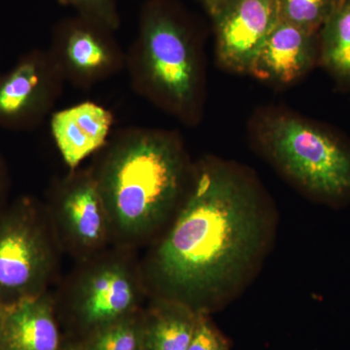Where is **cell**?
Instances as JSON below:
<instances>
[{
	"mask_svg": "<svg viewBox=\"0 0 350 350\" xmlns=\"http://www.w3.org/2000/svg\"><path fill=\"white\" fill-rule=\"evenodd\" d=\"M265 158L312 199L331 206L350 200V146L310 120L266 110L251 125Z\"/></svg>",
	"mask_w": 350,
	"mask_h": 350,
	"instance_id": "4",
	"label": "cell"
},
{
	"mask_svg": "<svg viewBox=\"0 0 350 350\" xmlns=\"http://www.w3.org/2000/svg\"><path fill=\"white\" fill-rule=\"evenodd\" d=\"M48 51L64 81L78 89H91L126 68L114 31L78 14L55 25Z\"/></svg>",
	"mask_w": 350,
	"mask_h": 350,
	"instance_id": "8",
	"label": "cell"
},
{
	"mask_svg": "<svg viewBox=\"0 0 350 350\" xmlns=\"http://www.w3.org/2000/svg\"><path fill=\"white\" fill-rule=\"evenodd\" d=\"M70 7L78 15L105 25L112 31H118L121 19L116 0H57Z\"/></svg>",
	"mask_w": 350,
	"mask_h": 350,
	"instance_id": "18",
	"label": "cell"
},
{
	"mask_svg": "<svg viewBox=\"0 0 350 350\" xmlns=\"http://www.w3.org/2000/svg\"><path fill=\"white\" fill-rule=\"evenodd\" d=\"M0 350L4 349L3 333H2V306H0Z\"/></svg>",
	"mask_w": 350,
	"mask_h": 350,
	"instance_id": "21",
	"label": "cell"
},
{
	"mask_svg": "<svg viewBox=\"0 0 350 350\" xmlns=\"http://www.w3.org/2000/svg\"><path fill=\"white\" fill-rule=\"evenodd\" d=\"M216 56L223 68L250 73L262 44L280 22L276 0H207Z\"/></svg>",
	"mask_w": 350,
	"mask_h": 350,
	"instance_id": "10",
	"label": "cell"
},
{
	"mask_svg": "<svg viewBox=\"0 0 350 350\" xmlns=\"http://www.w3.org/2000/svg\"><path fill=\"white\" fill-rule=\"evenodd\" d=\"M131 85L163 111L185 123L199 122L202 70L194 33L170 0H148L135 42L126 54Z\"/></svg>",
	"mask_w": 350,
	"mask_h": 350,
	"instance_id": "3",
	"label": "cell"
},
{
	"mask_svg": "<svg viewBox=\"0 0 350 350\" xmlns=\"http://www.w3.org/2000/svg\"><path fill=\"white\" fill-rule=\"evenodd\" d=\"M144 291L142 273L124 252H103L84 261L66 298L55 301L69 345L140 312Z\"/></svg>",
	"mask_w": 350,
	"mask_h": 350,
	"instance_id": "5",
	"label": "cell"
},
{
	"mask_svg": "<svg viewBox=\"0 0 350 350\" xmlns=\"http://www.w3.org/2000/svg\"><path fill=\"white\" fill-rule=\"evenodd\" d=\"M114 115L107 107L84 101L50 116V131L59 155L70 169L100 152L111 137Z\"/></svg>",
	"mask_w": 350,
	"mask_h": 350,
	"instance_id": "12",
	"label": "cell"
},
{
	"mask_svg": "<svg viewBox=\"0 0 350 350\" xmlns=\"http://www.w3.org/2000/svg\"><path fill=\"white\" fill-rule=\"evenodd\" d=\"M200 1H202V4H204V2L207 1V0H200Z\"/></svg>",
	"mask_w": 350,
	"mask_h": 350,
	"instance_id": "22",
	"label": "cell"
},
{
	"mask_svg": "<svg viewBox=\"0 0 350 350\" xmlns=\"http://www.w3.org/2000/svg\"><path fill=\"white\" fill-rule=\"evenodd\" d=\"M344 0H276L280 21L319 33Z\"/></svg>",
	"mask_w": 350,
	"mask_h": 350,
	"instance_id": "17",
	"label": "cell"
},
{
	"mask_svg": "<svg viewBox=\"0 0 350 350\" xmlns=\"http://www.w3.org/2000/svg\"><path fill=\"white\" fill-rule=\"evenodd\" d=\"M319 61L338 80L350 83V0H344L319 33Z\"/></svg>",
	"mask_w": 350,
	"mask_h": 350,
	"instance_id": "15",
	"label": "cell"
},
{
	"mask_svg": "<svg viewBox=\"0 0 350 350\" xmlns=\"http://www.w3.org/2000/svg\"><path fill=\"white\" fill-rule=\"evenodd\" d=\"M46 215L31 198L0 214L1 306L46 293L56 265V237Z\"/></svg>",
	"mask_w": 350,
	"mask_h": 350,
	"instance_id": "6",
	"label": "cell"
},
{
	"mask_svg": "<svg viewBox=\"0 0 350 350\" xmlns=\"http://www.w3.org/2000/svg\"><path fill=\"white\" fill-rule=\"evenodd\" d=\"M176 211L147 280L158 298L209 314L264 253L271 230L264 192L250 172L211 157L192 165Z\"/></svg>",
	"mask_w": 350,
	"mask_h": 350,
	"instance_id": "1",
	"label": "cell"
},
{
	"mask_svg": "<svg viewBox=\"0 0 350 350\" xmlns=\"http://www.w3.org/2000/svg\"><path fill=\"white\" fill-rule=\"evenodd\" d=\"M5 350H69L56 305L46 293L2 306Z\"/></svg>",
	"mask_w": 350,
	"mask_h": 350,
	"instance_id": "13",
	"label": "cell"
},
{
	"mask_svg": "<svg viewBox=\"0 0 350 350\" xmlns=\"http://www.w3.org/2000/svg\"><path fill=\"white\" fill-rule=\"evenodd\" d=\"M7 188H8V172L3 158L0 155V204L5 197Z\"/></svg>",
	"mask_w": 350,
	"mask_h": 350,
	"instance_id": "20",
	"label": "cell"
},
{
	"mask_svg": "<svg viewBox=\"0 0 350 350\" xmlns=\"http://www.w3.org/2000/svg\"><path fill=\"white\" fill-rule=\"evenodd\" d=\"M66 81L48 49L29 50L0 75V129L34 130L51 116Z\"/></svg>",
	"mask_w": 350,
	"mask_h": 350,
	"instance_id": "9",
	"label": "cell"
},
{
	"mask_svg": "<svg viewBox=\"0 0 350 350\" xmlns=\"http://www.w3.org/2000/svg\"><path fill=\"white\" fill-rule=\"evenodd\" d=\"M319 61V33L280 21L262 44L248 75L288 86L301 79Z\"/></svg>",
	"mask_w": 350,
	"mask_h": 350,
	"instance_id": "11",
	"label": "cell"
},
{
	"mask_svg": "<svg viewBox=\"0 0 350 350\" xmlns=\"http://www.w3.org/2000/svg\"><path fill=\"white\" fill-rule=\"evenodd\" d=\"M91 169L112 241L129 248L150 237L176 211L192 165L178 133L131 126L110 137Z\"/></svg>",
	"mask_w": 350,
	"mask_h": 350,
	"instance_id": "2",
	"label": "cell"
},
{
	"mask_svg": "<svg viewBox=\"0 0 350 350\" xmlns=\"http://www.w3.org/2000/svg\"><path fill=\"white\" fill-rule=\"evenodd\" d=\"M48 216L57 241L84 262L105 252L111 227L91 167L70 170L49 196Z\"/></svg>",
	"mask_w": 350,
	"mask_h": 350,
	"instance_id": "7",
	"label": "cell"
},
{
	"mask_svg": "<svg viewBox=\"0 0 350 350\" xmlns=\"http://www.w3.org/2000/svg\"><path fill=\"white\" fill-rule=\"evenodd\" d=\"M187 350H230V344L209 314L199 312Z\"/></svg>",
	"mask_w": 350,
	"mask_h": 350,
	"instance_id": "19",
	"label": "cell"
},
{
	"mask_svg": "<svg viewBox=\"0 0 350 350\" xmlns=\"http://www.w3.org/2000/svg\"><path fill=\"white\" fill-rule=\"evenodd\" d=\"M69 350H144V310L93 332Z\"/></svg>",
	"mask_w": 350,
	"mask_h": 350,
	"instance_id": "16",
	"label": "cell"
},
{
	"mask_svg": "<svg viewBox=\"0 0 350 350\" xmlns=\"http://www.w3.org/2000/svg\"><path fill=\"white\" fill-rule=\"evenodd\" d=\"M198 313L179 301L157 297L144 310V350H187Z\"/></svg>",
	"mask_w": 350,
	"mask_h": 350,
	"instance_id": "14",
	"label": "cell"
}]
</instances>
